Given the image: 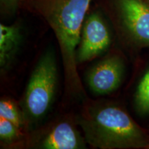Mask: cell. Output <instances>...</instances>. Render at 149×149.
Segmentation results:
<instances>
[{"label": "cell", "mask_w": 149, "mask_h": 149, "mask_svg": "<svg viewBox=\"0 0 149 149\" xmlns=\"http://www.w3.org/2000/svg\"><path fill=\"white\" fill-rule=\"evenodd\" d=\"M121 24L136 45L149 46V0H115Z\"/></svg>", "instance_id": "5"}, {"label": "cell", "mask_w": 149, "mask_h": 149, "mask_svg": "<svg viewBox=\"0 0 149 149\" xmlns=\"http://www.w3.org/2000/svg\"><path fill=\"white\" fill-rule=\"evenodd\" d=\"M124 70V63L119 56L106 57L88 72L87 83L89 88L96 95H107L113 92L122 82Z\"/></svg>", "instance_id": "6"}, {"label": "cell", "mask_w": 149, "mask_h": 149, "mask_svg": "<svg viewBox=\"0 0 149 149\" xmlns=\"http://www.w3.org/2000/svg\"><path fill=\"white\" fill-rule=\"evenodd\" d=\"M0 117H3L20 128L23 124L19 111L14 102L9 100H1L0 102Z\"/></svg>", "instance_id": "10"}, {"label": "cell", "mask_w": 149, "mask_h": 149, "mask_svg": "<svg viewBox=\"0 0 149 149\" xmlns=\"http://www.w3.org/2000/svg\"><path fill=\"white\" fill-rule=\"evenodd\" d=\"M1 1V7L3 11L12 13H14L20 3L24 0H0Z\"/></svg>", "instance_id": "12"}, {"label": "cell", "mask_w": 149, "mask_h": 149, "mask_svg": "<svg viewBox=\"0 0 149 149\" xmlns=\"http://www.w3.org/2000/svg\"><path fill=\"white\" fill-rule=\"evenodd\" d=\"M37 148L43 149L85 148L84 139L71 123L58 122L39 139Z\"/></svg>", "instance_id": "7"}, {"label": "cell", "mask_w": 149, "mask_h": 149, "mask_svg": "<svg viewBox=\"0 0 149 149\" xmlns=\"http://www.w3.org/2000/svg\"><path fill=\"white\" fill-rule=\"evenodd\" d=\"M86 142L101 149H147L149 135L122 108L111 104L90 107L79 118Z\"/></svg>", "instance_id": "1"}, {"label": "cell", "mask_w": 149, "mask_h": 149, "mask_svg": "<svg viewBox=\"0 0 149 149\" xmlns=\"http://www.w3.org/2000/svg\"><path fill=\"white\" fill-rule=\"evenodd\" d=\"M135 104L136 109L139 114H149V68L137 86Z\"/></svg>", "instance_id": "9"}, {"label": "cell", "mask_w": 149, "mask_h": 149, "mask_svg": "<svg viewBox=\"0 0 149 149\" xmlns=\"http://www.w3.org/2000/svg\"><path fill=\"white\" fill-rule=\"evenodd\" d=\"M111 42V34L107 22L99 12L86 16L81 28L77 51V64L90 61L104 53Z\"/></svg>", "instance_id": "4"}, {"label": "cell", "mask_w": 149, "mask_h": 149, "mask_svg": "<svg viewBox=\"0 0 149 149\" xmlns=\"http://www.w3.org/2000/svg\"><path fill=\"white\" fill-rule=\"evenodd\" d=\"M19 31L16 26L0 24V64L4 66L17 47Z\"/></svg>", "instance_id": "8"}, {"label": "cell", "mask_w": 149, "mask_h": 149, "mask_svg": "<svg viewBox=\"0 0 149 149\" xmlns=\"http://www.w3.org/2000/svg\"><path fill=\"white\" fill-rule=\"evenodd\" d=\"M19 128L14 123L0 117V139L6 143H12L19 137Z\"/></svg>", "instance_id": "11"}, {"label": "cell", "mask_w": 149, "mask_h": 149, "mask_svg": "<svg viewBox=\"0 0 149 149\" xmlns=\"http://www.w3.org/2000/svg\"><path fill=\"white\" fill-rule=\"evenodd\" d=\"M92 0H40L39 7L58 41L68 91L83 92L77 70L76 51Z\"/></svg>", "instance_id": "2"}, {"label": "cell", "mask_w": 149, "mask_h": 149, "mask_svg": "<svg viewBox=\"0 0 149 149\" xmlns=\"http://www.w3.org/2000/svg\"><path fill=\"white\" fill-rule=\"evenodd\" d=\"M57 83V68L53 53L47 52L40 59L28 84L24 109L29 121L40 120L49 109Z\"/></svg>", "instance_id": "3"}]
</instances>
